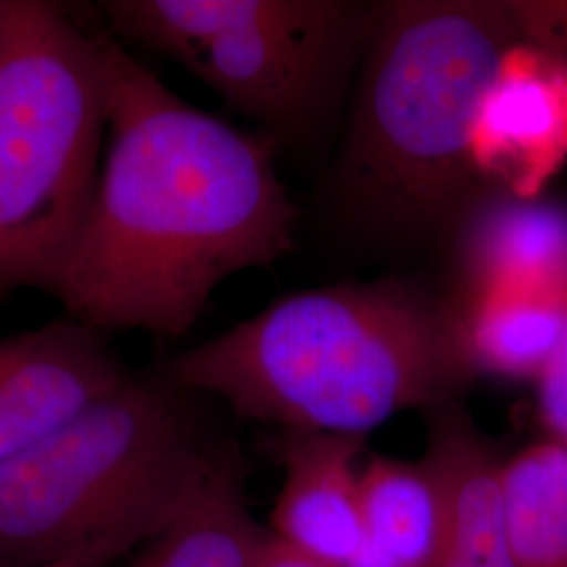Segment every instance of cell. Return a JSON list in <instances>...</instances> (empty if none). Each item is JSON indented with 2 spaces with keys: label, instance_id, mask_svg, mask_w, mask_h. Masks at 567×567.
<instances>
[{
  "label": "cell",
  "instance_id": "cell-1",
  "mask_svg": "<svg viewBox=\"0 0 567 567\" xmlns=\"http://www.w3.org/2000/svg\"><path fill=\"white\" fill-rule=\"evenodd\" d=\"M107 140L89 217L51 295L102 330L182 337L227 278L278 261L297 210L276 140L183 102L95 21Z\"/></svg>",
  "mask_w": 567,
  "mask_h": 567
},
{
  "label": "cell",
  "instance_id": "cell-2",
  "mask_svg": "<svg viewBox=\"0 0 567 567\" xmlns=\"http://www.w3.org/2000/svg\"><path fill=\"white\" fill-rule=\"evenodd\" d=\"M156 377L243 419L351 437L404 410L456 402L475 381L461 307L398 280L284 297Z\"/></svg>",
  "mask_w": 567,
  "mask_h": 567
},
{
  "label": "cell",
  "instance_id": "cell-3",
  "mask_svg": "<svg viewBox=\"0 0 567 567\" xmlns=\"http://www.w3.org/2000/svg\"><path fill=\"white\" fill-rule=\"evenodd\" d=\"M517 42L513 2L402 0L372 11L341 163L358 215L398 236L431 234L465 215L477 179L471 128Z\"/></svg>",
  "mask_w": 567,
  "mask_h": 567
},
{
  "label": "cell",
  "instance_id": "cell-4",
  "mask_svg": "<svg viewBox=\"0 0 567 567\" xmlns=\"http://www.w3.org/2000/svg\"><path fill=\"white\" fill-rule=\"evenodd\" d=\"M194 395L126 374L0 463V567H105L168 526L215 452Z\"/></svg>",
  "mask_w": 567,
  "mask_h": 567
},
{
  "label": "cell",
  "instance_id": "cell-5",
  "mask_svg": "<svg viewBox=\"0 0 567 567\" xmlns=\"http://www.w3.org/2000/svg\"><path fill=\"white\" fill-rule=\"evenodd\" d=\"M107 140L95 20L9 0L0 51V301L51 295L89 217Z\"/></svg>",
  "mask_w": 567,
  "mask_h": 567
},
{
  "label": "cell",
  "instance_id": "cell-6",
  "mask_svg": "<svg viewBox=\"0 0 567 567\" xmlns=\"http://www.w3.org/2000/svg\"><path fill=\"white\" fill-rule=\"evenodd\" d=\"M374 11V9H372ZM372 11L337 0H103L107 32L179 63L271 140L326 114Z\"/></svg>",
  "mask_w": 567,
  "mask_h": 567
},
{
  "label": "cell",
  "instance_id": "cell-7",
  "mask_svg": "<svg viewBox=\"0 0 567 567\" xmlns=\"http://www.w3.org/2000/svg\"><path fill=\"white\" fill-rule=\"evenodd\" d=\"M468 161L515 198H540L567 163V60L517 42L480 103L468 137Z\"/></svg>",
  "mask_w": 567,
  "mask_h": 567
},
{
  "label": "cell",
  "instance_id": "cell-8",
  "mask_svg": "<svg viewBox=\"0 0 567 567\" xmlns=\"http://www.w3.org/2000/svg\"><path fill=\"white\" fill-rule=\"evenodd\" d=\"M110 334L58 318L0 337V463L126 379Z\"/></svg>",
  "mask_w": 567,
  "mask_h": 567
},
{
  "label": "cell",
  "instance_id": "cell-9",
  "mask_svg": "<svg viewBox=\"0 0 567 567\" xmlns=\"http://www.w3.org/2000/svg\"><path fill=\"white\" fill-rule=\"evenodd\" d=\"M365 437L284 431L274 444L282 489L269 532L290 547L347 567L364 540L360 454Z\"/></svg>",
  "mask_w": 567,
  "mask_h": 567
},
{
  "label": "cell",
  "instance_id": "cell-10",
  "mask_svg": "<svg viewBox=\"0 0 567 567\" xmlns=\"http://www.w3.org/2000/svg\"><path fill=\"white\" fill-rule=\"evenodd\" d=\"M456 257L468 292L527 290L567 297V208L501 192L461 217Z\"/></svg>",
  "mask_w": 567,
  "mask_h": 567
},
{
  "label": "cell",
  "instance_id": "cell-11",
  "mask_svg": "<svg viewBox=\"0 0 567 567\" xmlns=\"http://www.w3.org/2000/svg\"><path fill=\"white\" fill-rule=\"evenodd\" d=\"M429 412L425 458L446 487L450 534L440 567H515L501 513L503 458L463 405Z\"/></svg>",
  "mask_w": 567,
  "mask_h": 567
},
{
  "label": "cell",
  "instance_id": "cell-12",
  "mask_svg": "<svg viewBox=\"0 0 567 567\" xmlns=\"http://www.w3.org/2000/svg\"><path fill=\"white\" fill-rule=\"evenodd\" d=\"M364 540L347 567H440L450 534L446 487L426 461L370 458L360 471Z\"/></svg>",
  "mask_w": 567,
  "mask_h": 567
},
{
  "label": "cell",
  "instance_id": "cell-13",
  "mask_svg": "<svg viewBox=\"0 0 567 567\" xmlns=\"http://www.w3.org/2000/svg\"><path fill=\"white\" fill-rule=\"evenodd\" d=\"M267 532L246 503L238 450L217 444L196 492L135 567H250Z\"/></svg>",
  "mask_w": 567,
  "mask_h": 567
},
{
  "label": "cell",
  "instance_id": "cell-14",
  "mask_svg": "<svg viewBox=\"0 0 567 567\" xmlns=\"http://www.w3.org/2000/svg\"><path fill=\"white\" fill-rule=\"evenodd\" d=\"M566 301L527 290L468 292L461 320L475 379L489 374L538 383L561 339Z\"/></svg>",
  "mask_w": 567,
  "mask_h": 567
},
{
  "label": "cell",
  "instance_id": "cell-15",
  "mask_svg": "<svg viewBox=\"0 0 567 567\" xmlns=\"http://www.w3.org/2000/svg\"><path fill=\"white\" fill-rule=\"evenodd\" d=\"M501 513L515 567H567V446L543 440L503 458Z\"/></svg>",
  "mask_w": 567,
  "mask_h": 567
},
{
  "label": "cell",
  "instance_id": "cell-16",
  "mask_svg": "<svg viewBox=\"0 0 567 567\" xmlns=\"http://www.w3.org/2000/svg\"><path fill=\"white\" fill-rule=\"evenodd\" d=\"M538 416L548 440L567 446V301L561 339L545 374L538 379Z\"/></svg>",
  "mask_w": 567,
  "mask_h": 567
},
{
  "label": "cell",
  "instance_id": "cell-17",
  "mask_svg": "<svg viewBox=\"0 0 567 567\" xmlns=\"http://www.w3.org/2000/svg\"><path fill=\"white\" fill-rule=\"evenodd\" d=\"M250 567H334L324 564L311 555H307L299 548L286 545L280 538H276L271 532H267L261 547L255 555V561Z\"/></svg>",
  "mask_w": 567,
  "mask_h": 567
},
{
  "label": "cell",
  "instance_id": "cell-18",
  "mask_svg": "<svg viewBox=\"0 0 567 567\" xmlns=\"http://www.w3.org/2000/svg\"><path fill=\"white\" fill-rule=\"evenodd\" d=\"M7 18H9V0H0V51L7 32Z\"/></svg>",
  "mask_w": 567,
  "mask_h": 567
},
{
  "label": "cell",
  "instance_id": "cell-19",
  "mask_svg": "<svg viewBox=\"0 0 567 567\" xmlns=\"http://www.w3.org/2000/svg\"><path fill=\"white\" fill-rule=\"evenodd\" d=\"M47 567H79V566H74V564H58V566H47Z\"/></svg>",
  "mask_w": 567,
  "mask_h": 567
}]
</instances>
